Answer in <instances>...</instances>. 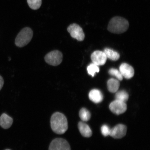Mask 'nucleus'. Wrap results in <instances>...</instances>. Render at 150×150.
Returning <instances> with one entry per match:
<instances>
[{"label":"nucleus","mask_w":150,"mask_h":150,"mask_svg":"<svg viewBox=\"0 0 150 150\" xmlns=\"http://www.w3.org/2000/svg\"><path fill=\"white\" fill-rule=\"evenodd\" d=\"M104 52L106 55L107 58H108L112 61H117L120 58V54L117 52L110 49H105Z\"/></svg>","instance_id":"nucleus-15"},{"label":"nucleus","mask_w":150,"mask_h":150,"mask_svg":"<svg viewBox=\"0 0 150 150\" xmlns=\"http://www.w3.org/2000/svg\"><path fill=\"white\" fill-rule=\"evenodd\" d=\"M129 25V22L126 19L121 17L115 16L110 21L108 30L112 33L121 34L127 31Z\"/></svg>","instance_id":"nucleus-2"},{"label":"nucleus","mask_w":150,"mask_h":150,"mask_svg":"<svg viewBox=\"0 0 150 150\" xmlns=\"http://www.w3.org/2000/svg\"><path fill=\"white\" fill-rule=\"evenodd\" d=\"M13 119L6 114H2L0 117V125L4 129H8L12 125Z\"/></svg>","instance_id":"nucleus-13"},{"label":"nucleus","mask_w":150,"mask_h":150,"mask_svg":"<svg viewBox=\"0 0 150 150\" xmlns=\"http://www.w3.org/2000/svg\"><path fill=\"white\" fill-rule=\"evenodd\" d=\"M115 100L126 103L128 100L129 95L128 93L125 90L117 91L115 93Z\"/></svg>","instance_id":"nucleus-16"},{"label":"nucleus","mask_w":150,"mask_h":150,"mask_svg":"<svg viewBox=\"0 0 150 150\" xmlns=\"http://www.w3.org/2000/svg\"><path fill=\"white\" fill-rule=\"evenodd\" d=\"M79 115L81 119L83 122L89 121L91 117V112L85 108H82L80 110Z\"/></svg>","instance_id":"nucleus-17"},{"label":"nucleus","mask_w":150,"mask_h":150,"mask_svg":"<svg viewBox=\"0 0 150 150\" xmlns=\"http://www.w3.org/2000/svg\"><path fill=\"white\" fill-rule=\"evenodd\" d=\"M127 127L122 124H119L110 129V135L115 139H121L125 136Z\"/></svg>","instance_id":"nucleus-8"},{"label":"nucleus","mask_w":150,"mask_h":150,"mask_svg":"<svg viewBox=\"0 0 150 150\" xmlns=\"http://www.w3.org/2000/svg\"><path fill=\"white\" fill-rule=\"evenodd\" d=\"M27 2L30 8L33 10H37L42 5V0H27Z\"/></svg>","instance_id":"nucleus-18"},{"label":"nucleus","mask_w":150,"mask_h":150,"mask_svg":"<svg viewBox=\"0 0 150 150\" xmlns=\"http://www.w3.org/2000/svg\"><path fill=\"white\" fill-rule=\"evenodd\" d=\"M120 86V82L115 79H110L107 82L108 89L110 93H115L118 91Z\"/></svg>","instance_id":"nucleus-14"},{"label":"nucleus","mask_w":150,"mask_h":150,"mask_svg":"<svg viewBox=\"0 0 150 150\" xmlns=\"http://www.w3.org/2000/svg\"><path fill=\"white\" fill-rule=\"evenodd\" d=\"M33 36V32L30 28H24L17 35L15 44L19 47H23L30 42Z\"/></svg>","instance_id":"nucleus-3"},{"label":"nucleus","mask_w":150,"mask_h":150,"mask_svg":"<svg viewBox=\"0 0 150 150\" xmlns=\"http://www.w3.org/2000/svg\"><path fill=\"white\" fill-rule=\"evenodd\" d=\"M78 127L81 134L85 137L89 138L92 135V131L89 125L83 122L78 123Z\"/></svg>","instance_id":"nucleus-12"},{"label":"nucleus","mask_w":150,"mask_h":150,"mask_svg":"<svg viewBox=\"0 0 150 150\" xmlns=\"http://www.w3.org/2000/svg\"><path fill=\"white\" fill-rule=\"evenodd\" d=\"M91 58L93 63L98 66L104 65L107 59L104 52L99 50L93 52Z\"/></svg>","instance_id":"nucleus-9"},{"label":"nucleus","mask_w":150,"mask_h":150,"mask_svg":"<svg viewBox=\"0 0 150 150\" xmlns=\"http://www.w3.org/2000/svg\"><path fill=\"white\" fill-rule=\"evenodd\" d=\"M109 74L112 76H115L118 80L121 81L123 80V76L120 71L117 69L112 68L108 71Z\"/></svg>","instance_id":"nucleus-20"},{"label":"nucleus","mask_w":150,"mask_h":150,"mask_svg":"<svg viewBox=\"0 0 150 150\" xmlns=\"http://www.w3.org/2000/svg\"><path fill=\"white\" fill-rule=\"evenodd\" d=\"M89 97L92 102L97 104L102 102L103 99V93L97 89H93L90 91Z\"/></svg>","instance_id":"nucleus-11"},{"label":"nucleus","mask_w":150,"mask_h":150,"mask_svg":"<svg viewBox=\"0 0 150 150\" xmlns=\"http://www.w3.org/2000/svg\"><path fill=\"white\" fill-rule=\"evenodd\" d=\"M119 71L122 76L127 79H130L132 78L134 74V70L133 67L126 63L122 64L120 66Z\"/></svg>","instance_id":"nucleus-10"},{"label":"nucleus","mask_w":150,"mask_h":150,"mask_svg":"<svg viewBox=\"0 0 150 150\" xmlns=\"http://www.w3.org/2000/svg\"><path fill=\"white\" fill-rule=\"evenodd\" d=\"M87 70L88 74L93 77L96 73L99 71V68L98 65L93 63L90 64L87 67Z\"/></svg>","instance_id":"nucleus-19"},{"label":"nucleus","mask_w":150,"mask_h":150,"mask_svg":"<svg viewBox=\"0 0 150 150\" xmlns=\"http://www.w3.org/2000/svg\"><path fill=\"white\" fill-rule=\"evenodd\" d=\"M5 150H11L10 149H6Z\"/></svg>","instance_id":"nucleus-23"},{"label":"nucleus","mask_w":150,"mask_h":150,"mask_svg":"<svg viewBox=\"0 0 150 150\" xmlns=\"http://www.w3.org/2000/svg\"><path fill=\"white\" fill-rule=\"evenodd\" d=\"M63 57L61 52L58 50H54L47 54L45 56V60L48 64L57 66L62 62Z\"/></svg>","instance_id":"nucleus-4"},{"label":"nucleus","mask_w":150,"mask_h":150,"mask_svg":"<svg viewBox=\"0 0 150 150\" xmlns=\"http://www.w3.org/2000/svg\"><path fill=\"white\" fill-rule=\"evenodd\" d=\"M109 108L110 111L114 114L119 115L126 111L127 105L126 103L115 100L110 103Z\"/></svg>","instance_id":"nucleus-7"},{"label":"nucleus","mask_w":150,"mask_h":150,"mask_svg":"<svg viewBox=\"0 0 150 150\" xmlns=\"http://www.w3.org/2000/svg\"><path fill=\"white\" fill-rule=\"evenodd\" d=\"M110 129L107 125H104L101 127V131L103 135L105 137L110 135Z\"/></svg>","instance_id":"nucleus-21"},{"label":"nucleus","mask_w":150,"mask_h":150,"mask_svg":"<svg viewBox=\"0 0 150 150\" xmlns=\"http://www.w3.org/2000/svg\"><path fill=\"white\" fill-rule=\"evenodd\" d=\"M67 30L73 38L80 42L84 40L85 35L83 29L78 24L76 23L71 24L67 28Z\"/></svg>","instance_id":"nucleus-5"},{"label":"nucleus","mask_w":150,"mask_h":150,"mask_svg":"<svg viewBox=\"0 0 150 150\" xmlns=\"http://www.w3.org/2000/svg\"><path fill=\"white\" fill-rule=\"evenodd\" d=\"M4 83V81L2 77L0 75V91L2 88Z\"/></svg>","instance_id":"nucleus-22"},{"label":"nucleus","mask_w":150,"mask_h":150,"mask_svg":"<svg viewBox=\"0 0 150 150\" xmlns=\"http://www.w3.org/2000/svg\"><path fill=\"white\" fill-rule=\"evenodd\" d=\"M49 150H71L67 141L64 139L57 138L54 139L50 144Z\"/></svg>","instance_id":"nucleus-6"},{"label":"nucleus","mask_w":150,"mask_h":150,"mask_svg":"<svg viewBox=\"0 0 150 150\" xmlns=\"http://www.w3.org/2000/svg\"><path fill=\"white\" fill-rule=\"evenodd\" d=\"M50 125L53 132L59 134H62L66 132L68 125L65 116L59 112H56L52 116Z\"/></svg>","instance_id":"nucleus-1"}]
</instances>
